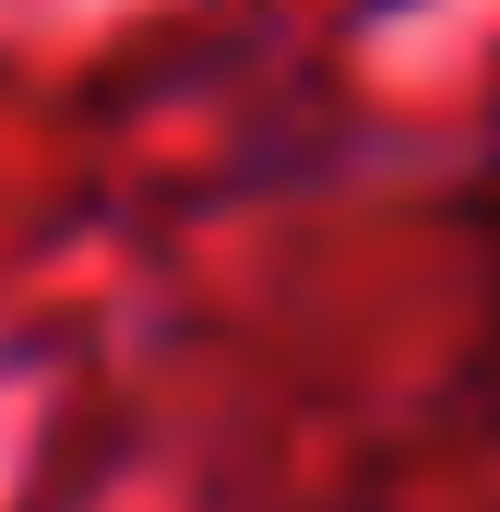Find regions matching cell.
Returning <instances> with one entry per match:
<instances>
[{"label": "cell", "mask_w": 500, "mask_h": 512, "mask_svg": "<svg viewBox=\"0 0 500 512\" xmlns=\"http://www.w3.org/2000/svg\"><path fill=\"white\" fill-rule=\"evenodd\" d=\"M465 382H477V405H489V429H500V251H489V298H477V334H465Z\"/></svg>", "instance_id": "1"}]
</instances>
